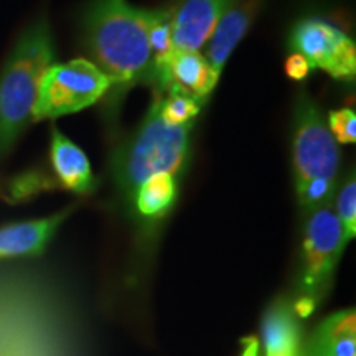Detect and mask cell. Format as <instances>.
I'll use <instances>...</instances> for the list:
<instances>
[{
  "instance_id": "obj_1",
  "label": "cell",
  "mask_w": 356,
  "mask_h": 356,
  "mask_svg": "<svg viewBox=\"0 0 356 356\" xmlns=\"http://www.w3.org/2000/svg\"><path fill=\"white\" fill-rule=\"evenodd\" d=\"M160 10H144L126 0H91L83 12V37L92 63L113 83L109 108L136 84L152 86L154 51L150 30Z\"/></svg>"
},
{
  "instance_id": "obj_2",
  "label": "cell",
  "mask_w": 356,
  "mask_h": 356,
  "mask_svg": "<svg viewBox=\"0 0 356 356\" xmlns=\"http://www.w3.org/2000/svg\"><path fill=\"white\" fill-rule=\"evenodd\" d=\"M193 124L177 127L165 124L160 113V95L155 92L140 126L115 147L111 157V178L127 207L147 178L157 173L181 175L190 159Z\"/></svg>"
},
{
  "instance_id": "obj_3",
  "label": "cell",
  "mask_w": 356,
  "mask_h": 356,
  "mask_svg": "<svg viewBox=\"0 0 356 356\" xmlns=\"http://www.w3.org/2000/svg\"><path fill=\"white\" fill-rule=\"evenodd\" d=\"M55 65V43L48 22L29 26L0 71V162L33 121L43 74Z\"/></svg>"
},
{
  "instance_id": "obj_4",
  "label": "cell",
  "mask_w": 356,
  "mask_h": 356,
  "mask_svg": "<svg viewBox=\"0 0 356 356\" xmlns=\"http://www.w3.org/2000/svg\"><path fill=\"white\" fill-rule=\"evenodd\" d=\"M293 181L297 202L310 213L330 204L337 190L340 149L322 111L307 91H300L293 113Z\"/></svg>"
},
{
  "instance_id": "obj_5",
  "label": "cell",
  "mask_w": 356,
  "mask_h": 356,
  "mask_svg": "<svg viewBox=\"0 0 356 356\" xmlns=\"http://www.w3.org/2000/svg\"><path fill=\"white\" fill-rule=\"evenodd\" d=\"M346 248L341 222L332 204L310 211L302 243V266L297 297L292 299L299 317H307L330 287L337 266Z\"/></svg>"
},
{
  "instance_id": "obj_6",
  "label": "cell",
  "mask_w": 356,
  "mask_h": 356,
  "mask_svg": "<svg viewBox=\"0 0 356 356\" xmlns=\"http://www.w3.org/2000/svg\"><path fill=\"white\" fill-rule=\"evenodd\" d=\"M111 88V79L84 58L51 65L40 83L33 121L56 119L86 109L108 95Z\"/></svg>"
},
{
  "instance_id": "obj_7",
  "label": "cell",
  "mask_w": 356,
  "mask_h": 356,
  "mask_svg": "<svg viewBox=\"0 0 356 356\" xmlns=\"http://www.w3.org/2000/svg\"><path fill=\"white\" fill-rule=\"evenodd\" d=\"M289 47L309 61L312 70H323L337 81H353L356 76V47L353 38L330 22L304 19L293 25Z\"/></svg>"
},
{
  "instance_id": "obj_8",
  "label": "cell",
  "mask_w": 356,
  "mask_h": 356,
  "mask_svg": "<svg viewBox=\"0 0 356 356\" xmlns=\"http://www.w3.org/2000/svg\"><path fill=\"white\" fill-rule=\"evenodd\" d=\"M220 76L198 51H172L162 65L155 66L152 88L157 95L178 89L204 104Z\"/></svg>"
},
{
  "instance_id": "obj_9",
  "label": "cell",
  "mask_w": 356,
  "mask_h": 356,
  "mask_svg": "<svg viewBox=\"0 0 356 356\" xmlns=\"http://www.w3.org/2000/svg\"><path fill=\"white\" fill-rule=\"evenodd\" d=\"M238 0H184L172 13L170 37L175 51H198L211 37L221 15Z\"/></svg>"
},
{
  "instance_id": "obj_10",
  "label": "cell",
  "mask_w": 356,
  "mask_h": 356,
  "mask_svg": "<svg viewBox=\"0 0 356 356\" xmlns=\"http://www.w3.org/2000/svg\"><path fill=\"white\" fill-rule=\"evenodd\" d=\"M73 210L74 208L70 207L40 220L2 226L0 228V261L43 254L58 228L63 225Z\"/></svg>"
},
{
  "instance_id": "obj_11",
  "label": "cell",
  "mask_w": 356,
  "mask_h": 356,
  "mask_svg": "<svg viewBox=\"0 0 356 356\" xmlns=\"http://www.w3.org/2000/svg\"><path fill=\"white\" fill-rule=\"evenodd\" d=\"M257 10H259V0H238L218 20L208 40L207 56H204L218 76H221V71L236 44L241 42L252 20L256 19Z\"/></svg>"
},
{
  "instance_id": "obj_12",
  "label": "cell",
  "mask_w": 356,
  "mask_h": 356,
  "mask_svg": "<svg viewBox=\"0 0 356 356\" xmlns=\"http://www.w3.org/2000/svg\"><path fill=\"white\" fill-rule=\"evenodd\" d=\"M299 315L293 310L292 299L280 297L266 310L261 323L264 356H299L302 333Z\"/></svg>"
},
{
  "instance_id": "obj_13",
  "label": "cell",
  "mask_w": 356,
  "mask_h": 356,
  "mask_svg": "<svg viewBox=\"0 0 356 356\" xmlns=\"http://www.w3.org/2000/svg\"><path fill=\"white\" fill-rule=\"evenodd\" d=\"M299 356H356V317L353 309L328 315L302 345Z\"/></svg>"
},
{
  "instance_id": "obj_14",
  "label": "cell",
  "mask_w": 356,
  "mask_h": 356,
  "mask_svg": "<svg viewBox=\"0 0 356 356\" xmlns=\"http://www.w3.org/2000/svg\"><path fill=\"white\" fill-rule=\"evenodd\" d=\"M50 159L56 178L66 190L78 195H88L96 190L97 178L86 154L55 127L51 129Z\"/></svg>"
},
{
  "instance_id": "obj_15",
  "label": "cell",
  "mask_w": 356,
  "mask_h": 356,
  "mask_svg": "<svg viewBox=\"0 0 356 356\" xmlns=\"http://www.w3.org/2000/svg\"><path fill=\"white\" fill-rule=\"evenodd\" d=\"M178 198V180L170 173H157L147 178L136 195L131 207L140 220L160 221L168 215Z\"/></svg>"
},
{
  "instance_id": "obj_16",
  "label": "cell",
  "mask_w": 356,
  "mask_h": 356,
  "mask_svg": "<svg viewBox=\"0 0 356 356\" xmlns=\"http://www.w3.org/2000/svg\"><path fill=\"white\" fill-rule=\"evenodd\" d=\"M202 102L178 89H170L167 95H160V113L168 126H186L193 124L200 114Z\"/></svg>"
},
{
  "instance_id": "obj_17",
  "label": "cell",
  "mask_w": 356,
  "mask_h": 356,
  "mask_svg": "<svg viewBox=\"0 0 356 356\" xmlns=\"http://www.w3.org/2000/svg\"><path fill=\"white\" fill-rule=\"evenodd\" d=\"M335 213L341 222L345 241L348 244L356 234V180L353 173L338 190Z\"/></svg>"
},
{
  "instance_id": "obj_18",
  "label": "cell",
  "mask_w": 356,
  "mask_h": 356,
  "mask_svg": "<svg viewBox=\"0 0 356 356\" xmlns=\"http://www.w3.org/2000/svg\"><path fill=\"white\" fill-rule=\"evenodd\" d=\"M328 129L333 139L340 144H355L356 142V115L348 108L330 111L328 114Z\"/></svg>"
},
{
  "instance_id": "obj_19",
  "label": "cell",
  "mask_w": 356,
  "mask_h": 356,
  "mask_svg": "<svg viewBox=\"0 0 356 356\" xmlns=\"http://www.w3.org/2000/svg\"><path fill=\"white\" fill-rule=\"evenodd\" d=\"M312 66L300 53H293L287 58L286 61V73L287 76L293 81H304V79L312 73Z\"/></svg>"
},
{
  "instance_id": "obj_20",
  "label": "cell",
  "mask_w": 356,
  "mask_h": 356,
  "mask_svg": "<svg viewBox=\"0 0 356 356\" xmlns=\"http://www.w3.org/2000/svg\"><path fill=\"white\" fill-rule=\"evenodd\" d=\"M259 340L254 337H249L243 340L241 356H259Z\"/></svg>"
}]
</instances>
